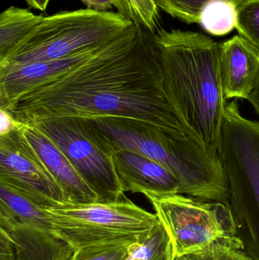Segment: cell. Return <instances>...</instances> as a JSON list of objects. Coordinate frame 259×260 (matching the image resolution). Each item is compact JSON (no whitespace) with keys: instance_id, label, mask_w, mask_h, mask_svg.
<instances>
[{"instance_id":"obj_16","label":"cell","mask_w":259,"mask_h":260,"mask_svg":"<svg viewBox=\"0 0 259 260\" xmlns=\"http://www.w3.org/2000/svg\"><path fill=\"white\" fill-rule=\"evenodd\" d=\"M237 8L232 3L225 0L211 2L202 12L199 24L214 36L228 35L237 27Z\"/></svg>"},{"instance_id":"obj_24","label":"cell","mask_w":259,"mask_h":260,"mask_svg":"<svg viewBox=\"0 0 259 260\" xmlns=\"http://www.w3.org/2000/svg\"><path fill=\"white\" fill-rule=\"evenodd\" d=\"M87 8L100 12H106L114 6V0H87Z\"/></svg>"},{"instance_id":"obj_1","label":"cell","mask_w":259,"mask_h":260,"mask_svg":"<svg viewBox=\"0 0 259 260\" xmlns=\"http://www.w3.org/2000/svg\"><path fill=\"white\" fill-rule=\"evenodd\" d=\"M155 35L133 24L86 60L29 87L0 109L21 123L123 119L188 136L164 94Z\"/></svg>"},{"instance_id":"obj_7","label":"cell","mask_w":259,"mask_h":260,"mask_svg":"<svg viewBox=\"0 0 259 260\" xmlns=\"http://www.w3.org/2000/svg\"><path fill=\"white\" fill-rule=\"evenodd\" d=\"M33 124L68 157L97 194L98 203H114L124 197L114 165L116 147L92 120L59 117Z\"/></svg>"},{"instance_id":"obj_25","label":"cell","mask_w":259,"mask_h":260,"mask_svg":"<svg viewBox=\"0 0 259 260\" xmlns=\"http://www.w3.org/2000/svg\"><path fill=\"white\" fill-rule=\"evenodd\" d=\"M246 100L249 101L252 104L257 114L259 115V76L253 89L246 97Z\"/></svg>"},{"instance_id":"obj_9","label":"cell","mask_w":259,"mask_h":260,"mask_svg":"<svg viewBox=\"0 0 259 260\" xmlns=\"http://www.w3.org/2000/svg\"><path fill=\"white\" fill-rule=\"evenodd\" d=\"M0 184L44 209L68 203L63 189L18 128L0 135Z\"/></svg>"},{"instance_id":"obj_11","label":"cell","mask_w":259,"mask_h":260,"mask_svg":"<svg viewBox=\"0 0 259 260\" xmlns=\"http://www.w3.org/2000/svg\"><path fill=\"white\" fill-rule=\"evenodd\" d=\"M18 128L63 189L68 203H98L97 194L82 178L68 157L45 134L33 124L18 122Z\"/></svg>"},{"instance_id":"obj_23","label":"cell","mask_w":259,"mask_h":260,"mask_svg":"<svg viewBox=\"0 0 259 260\" xmlns=\"http://www.w3.org/2000/svg\"><path fill=\"white\" fill-rule=\"evenodd\" d=\"M0 120H1V128H0V135L6 134L10 133L17 126V121L12 117V116L7 111L0 109Z\"/></svg>"},{"instance_id":"obj_6","label":"cell","mask_w":259,"mask_h":260,"mask_svg":"<svg viewBox=\"0 0 259 260\" xmlns=\"http://www.w3.org/2000/svg\"><path fill=\"white\" fill-rule=\"evenodd\" d=\"M147 200L170 235L175 256L214 247L243 250L231 206L182 194Z\"/></svg>"},{"instance_id":"obj_18","label":"cell","mask_w":259,"mask_h":260,"mask_svg":"<svg viewBox=\"0 0 259 260\" xmlns=\"http://www.w3.org/2000/svg\"><path fill=\"white\" fill-rule=\"evenodd\" d=\"M158 7L166 13L188 24H200L205 8L216 0H156ZM239 7L246 0H225Z\"/></svg>"},{"instance_id":"obj_26","label":"cell","mask_w":259,"mask_h":260,"mask_svg":"<svg viewBox=\"0 0 259 260\" xmlns=\"http://www.w3.org/2000/svg\"><path fill=\"white\" fill-rule=\"evenodd\" d=\"M24 1L32 9H38V10L44 12L47 9L50 0H24Z\"/></svg>"},{"instance_id":"obj_21","label":"cell","mask_w":259,"mask_h":260,"mask_svg":"<svg viewBox=\"0 0 259 260\" xmlns=\"http://www.w3.org/2000/svg\"><path fill=\"white\" fill-rule=\"evenodd\" d=\"M174 260H252L244 250L214 247L201 251L175 256Z\"/></svg>"},{"instance_id":"obj_20","label":"cell","mask_w":259,"mask_h":260,"mask_svg":"<svg viewBox=\"0 0 259 260\" xmlns=\"http://www.w3.org/2000/svg\"><path fill=\"white\" fill-rule=\"evenodd\" d=\"M236 29L259 51V0H246L238 8Z\"/></svg>"},{"instance_id":"obj_17","label":"cell","mask_w":259,"mask_h":260,"mask_svg":"<svg viewBox=\"0 0 259 260\" xmlns=\"http://www.w3.org/2000/svg\"><path fill=\"white\" fill-rule=\"evenodd\" d=\"M117 12L152 33L160 30L159 7L156 0H114Z\"/></svg>"},{"instance_id":"obj_2","label":"cell","mask_w":259,"mask_h":260,"mask_svg":"<svg viewBox=\"0 0 259 260\" xmlns=\"http://www.w3.org/2000/svg\"><path fill=\"white\" fill-rule=\"evenodd\" d=\"M163 85L169 105L187 136L219 157L227 102L220 74V44L199 32L160 29Z\"/></svg>"},{"instance_id":"obj_10","label":"cell","mask_w":259,"mask_h":260,"mask_svg":"<svg viewBox=\"0 0 259 260\" xmlns=\"http://www.w3.org/2000/svg\"><path fill=\"white\" fill-rule=\"evenodd\" d=\"M114 165L123 192L146 197L179 194L176 177L155 160L127 149L116 150Z\"/></svg>"},{"instance_id":"obj_19","label":"cell","mask_w":259,"mask_h":260,"mask_svg":"<svg viewBox=\"0 0 259 260\" xmlns=\"http://www.w3.org/2000/svg\"><path fill=\"white\" fill-rule=\"evenodd\" d=\"M141 241H114L97 243L75 250L71 260H125L132 244Z\"/></svg>"},{"instance_id":"obj_13","label":"cell","mask_w":259,"mask_h":260,"mask_svg":"<svg viewBox=\"0 0 259 260\" xmlns=\"http://www.w3.org/2000/svg\"><path fill=\"white\" fill-rule=\"evenodd\" d=\"M103 46L54 60L0 66V108L7 106L29 87L86 60Z\"/></svg>"},{"instance_id":"obj_5","label":"cell","mask_w":259,"mask_h":260,"mask_svg":"<svg viewBox=\"0 0 259 260\" xmlns=\"http://www.w3.org/2000/svg\"><path fill=\"white\" fill-rule=\"evenodd\" d=\"M56 233L75 250L114 241H143L160 221L129 200L114 203H64L46 209Z\"/></svg>"},{"instance_id":"obj_4","label":"cell","mask_w":259,"mask_h":260,"mask_svg":"<svg viewBox=\"0 0 259 260\" xmlns=\"http://www.w3.org/2000/svg\"><path fill=\"white\" fill-rule=\"evenodd\" d=\"M118 12L91 9L62 11L42 21L0 66L20 65L62 59L114 41L133 24Z\"/></svg>"},{"instance_id":"obj_8","label":"cell","mask_w":259,"mask_h":260,"mask_svg":"<svg viewBox=\"0 0 259 260\" xmlns=\"http://www.w3.org/2000/svg\"><path fill=\"white\" fill-rule=\"evenodd\" d=\"M0 230L10 238L15 260H71L75 250L56 233L46 209L0 184Z\"/></svg>"},{"instance_id":"obj_3","label":"cell","mask_w":259,"mask_h":260,"mask_svg":"<svg viewBox=\"0 0 259 260\" xmlns=\"http://www.w3.org/2000/svg\"><path fill=\"white\" fill-rule=\"evenodd\" d=\"M116 149L142 154L167 168L179 183V194L231 206V191L219 157L190 136L176 137L162 130L123 119L92 120Z\"/></svg>"},{"instance_id":"obj_27","label":"cell","mask_w":259,"mask_h":260,"mask_svg":"<svg viewBox=\"0 0 259 260\" xmlns=\"http://www.w3.org/2000/svg\"><path fill=\"white\" fill-rule=\"evenodd\" d=\"M79 1L82 2V3H83L85 5L87 4V0H79Z\"/></svg>"},{"instance_id":"obj_12","label":"cell","mask_w":259,"mask_h":260,"mask_svg":"<svg viewBox=\"0 0 259 260\" xmlns=\"http://www.w3.org/2000/svg\"><path fill=\"white\" fill-rule=\"evenodd\" d=\"M220 80L225 99H246L259 76V51L241 36L220 44Z\"/></svg>"},{"instance_id":"obj_22","label":"cell","mask_w":259,"mask_h":260,"mask_svg":"<svg viewBox=\"0 0 259 260\" xmlns=\"http://www.w3.org/2000/svg\"><path fill=\"white\" fill-rule=\"evenodd\" d=\"M0 260H15V250L12 241L2 230H0Z\"/></svg>"},{"instance_id":"obj_15","label":"cell","mask_w":259,"mask_h":260,"mask_svg":"<svg viewBox=\"0 0 259 260\" xmlns=\"http://www.w3.org/2000/svg\"><path fill=\"white\" fill-rule=\"evenodd\" d=\"M174 247L161 221L144 241L134 243L125 260H174Z\"/></svg>"},{"instance_id":"obj_14","label":"cell","mask_w":259,"mask_h":260,"mask_svg":"<svg viewBox=\"0 0 259 260\" xmlns=\"http://www.w3.org/2000/svg\"><path fill=\"white\" fill-rule=\"evenodd\" d=\"M44 17L14 6L3 11L0 15V59L21 44Z\"/></svg>"}]
</instances>
